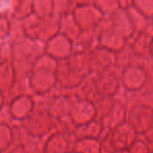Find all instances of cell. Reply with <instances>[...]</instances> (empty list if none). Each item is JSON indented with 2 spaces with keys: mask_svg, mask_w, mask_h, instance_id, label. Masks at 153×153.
<instances>
[{
  "mask_svg": "<svg viewBox=\"0 0 153 153\" xmlns=\"http://www.w3.org/2000/svg\"><path fill=\"white\" fill-rule=\"evenodd\" d=\"M89 74L87 56L72 53L68 58L57 62V83L64 88H76Z\"/></svg>",
  "mask_w": 153,
  "mask_h": 153,
  "instance_id": "obj_1",
  "label": "cell"
},
{
  "mask_svg": "<svg viewBox=\"0 0 153 153\" xmlns=\"http://www.w3.org/2000/svg\"><path fill=\"white\" fill-rule=\"evenodd\" d=\"M57 61L49 56L42 53L34 63L28 74V83L37 94H46L57 84L56 76Z\"/></svg>",
  "mask_w": 153,
  "mask_h": 153,
  "instance_id": "obj_2",
  "label": "cell"
},
{
  "mask_svg": "<svg viewBox=\"0 0 153 153\" xmlns=\"http://www.w3.org/2000/svg\"><path fill=\"white\" fill-rule=\"evenodd\" d=\"M59 33V17L49 15L38 18L34 16V20L24 26L25 37L38 42L46 43L51 38Z\"/></svg>",
  "mask_w": 153,
  "mask_h": 153,
  "instance_id": "obj_3",
  "label": "cell"
},
{
  "mask_svg": "<svg viewBox=\"0 0 153 153\" xmlns=\"http://www.w3.org/2000/svg\"><path fill=\"white\" fill-rule=\"evenodd\" d=\"M53 122V120L44 106L38 107L35 105L30 114L21 121V128L33 137H41L51 130Z\"/></svg>",
  "mask_w": 153,
  "mask_h": 153,
  "instance_id": "obj_4",
  "label": "cell"
},
{
  "mask_svg": "<svg viewBox=\"0 0 153 153\" xmlns=\"http://www.w3.org/2000/svg\"><path fill=\"white\" fill-rule=\"evenodd\" d=\"M89 74L94 76L113 72L115 67V53L102 46H97L87 55Z\"/></svg>",
  "mask_w": 153,
  "mask_h": 153,
  "instance_id": "obj_5",
  "label": "cell"
},
{
  "mask_svg": "<svg viewBox=\"0 0 153 153\" xmlns=\"http://www.w3.org/2000/svg\"><path fill=\"white\" fill-rule=\"evenodd\" d=\"M71 13L81 30H94L103 19L94 2H76Z\"/></svg>",
  "mask_w": 153,
  "mask_h": 153,
  "instance_id": "obj_6",
  "label": "cell"
},
{
  "mask_svg": "<svg viewBox=\"0 0 153 153\" xmlns=\"http://www.w3.org/2000/svg\"><path fill=\"white\" fill-rule=\"evenodd\" d=\"M148 81V72L144 65L132 63L122 70L120 83L129 92L140 90Z\"/></svg>",
  "mask_w": 153,
  "mask_h": 153,
  "instance_id": "obj_7",
  "label": "cell"
},
{
  "mask_svg": "<svg viewBox=\"0 0 153 153\" xmlns=\"http://www.w3.org/2000/svg\"><path fill=\"white\" fill-rule=\"evenodd\" d=\"M125 122L140 135L152 129V109L148 105H134L129 110L127 109Z\"/></svg>",
  "mask_w": 153,
  "mask_h": 153,
  "instance_id": "obj_8",
  "label": "cell"
},
{
  "mask_svg": "<svg viewBox=\"0 0 153 153\" xmlns=\"http://www.w3.org/2000/svg\"><path fill=\"white\" fill-rule=\"evenodd\" d=\"M76 98L74 94H53L47 101L45 109L53 120L68 117L74 103Z\"/></svg>",
  "mask_w": 153,
  "mask_h": 153,
  "instance_id": "obj_9",
  "label": "cell"
},
{
  "mask_svg": "<svg viewBox=\"0 0 153 153\" xmlns=\"http://www.w3.org/2000/svg\"><path fill=\"white\" fill-rule=\"evenodd\" d=\"M44 53L56 61H61L72 53V42L64 35L58 33L44 44Z\"/></svg>",
  "mask_w": 153,
  "mask_h": 153,
  "instance_id": "obj_10",
  "label": "cell"
},
{
  "mask_svg": "<svg viewBox=\"0 0 153 153\" xmlns=\"http://www.w3.org/2000/svg\"><path fill=\"white\" fill-rule=\"evenodd\" d=\"M76 126H80L97 119L96 110L91 101L76 100L74 103L68 115Z\"/></svg>",
  "mask_w": 153,
  "mask_h": 153,
  "instance_id": "obj_11",
  "label": "cell"
},
{
  "mask_svg": "<svg viewBox=\"0 0 153 153\" xmlns=\"http://www.w3.org/2000/svg\"><path fill=\"white\" fill-rule=\"evenodd\" d=\"M35 105H36V102L30 96L24 94H18L14 97L10 102V115L12 119L22 121L30 114V112L34 110Z\"/></svg>",
  "mask_w": 153,
  "mask_h": 153,
  "instance_id": "obj_12",
  "label": "cell"
},
{
  "mask_svg": "<svg viewBox=\"0 0 153 153\" xmlns=\"http://www.w3.org/2000/svg\"><path fill=\"white\" fill-rule=\"evenodd\" d=\"M97 46H99V42L96 28L81 30L78 37L72 41V53L87 55Z\"/></svg>",
  "mask_w": 153,
  "mask_h": 153,
  "instance_id": "obj_13",
  "label": "cell"
},
{
  "mask_svg": "<svg viewBox=\"0 0 153 153\" xmlns=\"http://www.w3.org/2000/svg\"><path fill=\"white\" fill-rule=\"evenodd\" d=\"M94 84L97 94L104 97H114L121 85L120 79L115 76L114 72H108L94 76Z\"/></svg>",
  "mask_w": 153,
  "mask_h": 153,
  "instance_id": "obj_14",
  "label": "cell"
},
{
  "mask_svg": "<svg viewBox=\"0 0 153 153\" xmlns=\"http://www.w3.org/2000/svg\"><path fill=\"white\" fill-rule=\"evenodd\" d=\"M108 19L113 30L117 33H119L127 41L132 35L135 34L131 21L129 19V16L125 10H117Z\"/></svg>",
  "mask_w": 153,
  "mask_h": 153,
  "instance_id": "obj_15",
  "label": "cell"
},
{
  "mask_svg": "<svg viewBox=\"0 0 153 153\" xmlns=\"http://www.w3.org/2000/svg\"><path fill=\"white\" fill-rule=\"evenodd\" d=\"M126 113H127V108L125 105L122 102L115 100L112 109L104 119L101 120V123L104 128L111 130L125 122Z\"/></svg>",
  "mask_w": 153,
  "mask_h": 153,
  "instance_id": "obj_16",
  "label": "cell"
},
{
  "mask_svg": "<svg viewBox=\"0 0 153 153\" xmlns=\"http://www.w3.org/2000/svg\"><path fill=\"white\" fill-rule=\"evenodd\" d=\"M15 70L11 61H3L0 63V92L4 96L9 94L16 83Z\"/></svg>",
  "mask_w": 153,
  "mask_h": 153,
  "instance_id": "obj_17",
  "label": "cell"
},
{
  "mask_svg": "<svg viewBox=\"0 0 153 153\" xmlns=\"http://www.w3.org/2000/svg\"><path fill=\"white\" fill-rule=\"evenodd\" d=\"M104 127L100 120L96 119L91 122H88L83 125L76 126L74 130V140H80V138H96L99 137L102 134Z\"/></svg>",
  "mask_w": 153,
  "mask_h": 153,
  "instance_id": "obj_18",
  "label": "cell"
},
{
  "mask_svg": "<svg viewBox=\"0 0 153 153\" xmlns=\"http://www.w3.org/2000/svg\"><path fill=\"white\" fill-rule=\"evenodd\" d=\"M70 149V142L63 135L53 133L45 142L42 153H68Z\"/></svg>",
  "mask_w": 153,
  "mask_h": 153,
  "instance_id": "obj_19",
  "label": "cell"
},
{
  "mask_svg": "<svg viewBox=\"0 0 153 153\" xmlns=\"http://www.w3.org/2000/svg\"><path fill=\"white\" fill-rule=\"evenodd\" d=\"M151 35L147 33H140L136 34L131 46L132 51L134 53L135 57L146 59L151 57Z\"/></svg>",
  "mask_w": 153,
  "mask_h": 153,
  "instance_id": "obj_20",
  "label": "cell"
},
{
  "mask_svg": "<svg viewBox=\"0 0 153 153\" xmlns=\"http://www.w3.org/2000/svg\"><path fill=\"white\" fill-rule=\"evenodd\" d=\"M81 30L78 26L72 13H68L59 17V33L67 37L70 41H74L80 34Z\"/></svg>",
  "mask_w": 153,
  "mask_h": 153,
  "instance_id": "obj_21",
  "label": "cell"
},
{
  "mask_svg": "<svg viewBox=\"0 0 153 153\" xmlns=\"http://www.w3.org/2000/svg\"><path fill=\"white\" fill-rule=\"evenodd\" d=\"M74 89V94L76 98V100L92 101L94 97L97 96L94 76L92 74H88L85 79Z\"/></svg>",
  "mask_w": 153,
  "mask_h": 153,
  "instance_id": "obj_22",
  "label": "cell"
},
{
  "mask_svg": "<svg viewBox=\"0 0 153 153\" xmlns=\"http://www.w3.org/2000/svg\"><path fill=\"white\" fill-rule=\"evenodd\" d=\"M91 102L94 104V110H96L97 119L101 121L110 112L113 105H114L115 99L114 97H104L97 94Z\"/></svg>",
  "mask_w": 153,
  "mask_h": 153,
  "instance_id": "obj_23",
  "label": "cell"
},
{
  "mask_svg": "<svg viewBox=\"0 0 153 153\" xmlns=\"http://www.w3.org/2000/svg\"><path fill=\"white\" fill-rule=\"evenodd\" d=\"M71 151L76 153H101V144L96 138H80L74 142Z\"/></svg>",
  "mask_w": 153,
  "mask_h": 153,
  "instance_id": "obj_24",
  "label": "cell"
},
{
  "mask_svg": "<svg viewBox=\"0 0 153 153\" xmlns=\"http://www.w3.org/2000/svg\"><path fill=\"white\" fill-rule=\"evenodd\" d=\"M32 13L38 18L53 15V1H32Z\"/></svg>",
  "mask_w": 153,
  "mask_h": 153,
  "instance_id": "obj_25",
  "label": "cell"
},
{
  "mask_svg": "<svg viewBox=\"0 0 153 153\" xmlns=\"http://www.w3.org/2000/svg\"><path fill=\"white\" fill-rule=\"evenodd\" d=\"M32 1H19L14 7L12 18L14 20H24L32 15Z\"/></svg>",
  "mask_w": 153,
  "mask_h": 153,
  "instance_id": "obj_26",
  "label": "cell"
},
{
  "mask_svg": "<svg viewBox=\"0 0 153 153\" xmlns=\"http://www.w3.org/2000/svg\"><path fill=\"white\" fill-rule=\"evenodd\" d=\"M13 143V128L9 124H0V153Z\"/></svg>",
  "mask_w": 153,
  "mask_h": 153,
  "instance_id": "obj_27",
  "label": "cell"
},
{
  "mask_svg": "<svg viewBox=\"0 0 153 153\" xmlns=\"http://www.w3.org/2000/svg\"><path fill=\"white\" fill-rule=\"evenodd\" d=\"M94 4L102 14L103 18H109L119 10V1H94Z\"/></svg>",
  "mask_w": 153,
  "mask_h": 153,
  "instance_id": "obj_28",
  "label": "cell"
},
{
  "mask_svg": "<svg viewBox=\"0 0 153 153\" xmlns=\"http://www.w3.org/2000/svg\"><path fill=\"white\" fill-rule=\"evenodd\" d=\"M132 7L145 18L150 20L153 15V0H137L132 1Z\"/></svg>",
  "mask_w": 153,
  "mask_h": 153,
  "instance_id": "obj_29",
  "label": "cell"
},
{
  "mask_svg": "<svg viewBox=\"0 0 153 153\" xmlns=\"http://www.w3.org/2000/svg\"><path fill=\"white\" fill-rule=\"evenodd\" d=\"M129 153H151V148L143 138L137 136L135 142L128 148Z\"/></svg>",
  "mask_w": 153,
  "mask_h": 153,
  "instance_id": "obj_30",
  "label": "cell"
},
{
  "mask_svg": "<svg viewBox=\"0 0 153 153\" xmlns=\"http://www.w3.org/2000/svg\"><path fill=\"white\" fill-rule=\"evenodd\" d=\"M11 33V20L7 16H0V38H4Z\"/></svg>",
  "mask_w": 153,
  "mask_h": 153,
  "instance_id": "obj_31",
  "label": "cell"
},
{
  "mask_svg": "<svg viewBox=\"0 0 153 153\" xmlns=\"http://www.w3.org/2000/svg\"><path fill=\"white\" fill-rule=\"evenodd\" d=\"M3 103H4V97L0 92V110L3 108Z\"/></svg>",
  "mask_w": 153,
  "mask_h": 153,
  "instance_id": "obj_32",
  "label": "cell"
},
{
  "mask_svg": "<svg viewBox=\"0 0 153 153\" xmlns=\"http://www.w3.org/2000/svg\"><path fill=\"white\" fill-rule=\"evenodd\" d=\"M113 153H129V151H128V149L127 150H117Z\"/></svg>",
  "mask_w": 153,
  "mask_h": 153,
  "instance_id": "obj_33",
  "label": "cell"
},
{
  "mask_svg": "<svg viewBox=\"0 0 153 153\" xmlns=\"http://www.w3.org/2000/svg\"><path fill=\"white\" fill-rule=\"evenodd\" d=\"M68 153H76V152H74V151H71V150H70V151H69V152H68Z\"/></svg>",
  "mask_w": 153,
  "mask_h": 153,
  "instance_id": "obj_34",
  "label": "cell"
}]
</instances>
